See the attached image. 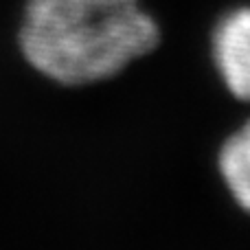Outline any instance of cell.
Instances as JSON below:
<instances>
[{"mask_svg":"<svg viewBox=\"0 0 250 250\" xmlns=\"http://www.w3.org/2000/svg\"><path fill=\"white\" fill-rule=\"evenodd\" d=\"M160 42L141 0H26L18 48L40 77L60 86L108 82Z\"/></svg>","mask_w":250,"mask_h":250,"instance_id":"cell-1","label":"cell"},{"mask_svg":"<svg viewBox=\"0 0 250 250\" xmlns=\"http://www.w3.org/2000/svg\"><path fill=\"white\" fill-rule=\"evenodd\" d=\"M211 60L226 90L250 104V4L220 16L211 33Z\"/></svg>","mask_w":250,"mask_h":250,"instance_id":"cell-2","label":"cell"},{"mask_svg":"<svg viewBox=\"0 0 250 250\" xmlns=\"http://www.w3.org/2000/svg\"><path fill=\"white\" fill-rule=\"evenodd\" d=\"M217 171L233 202L250 215V119L224 138L217 151Z\"/></svg>","mask_w":250,"mask_h":250,"instance_id":"cell-3","label":"cell"}]
</instances>
